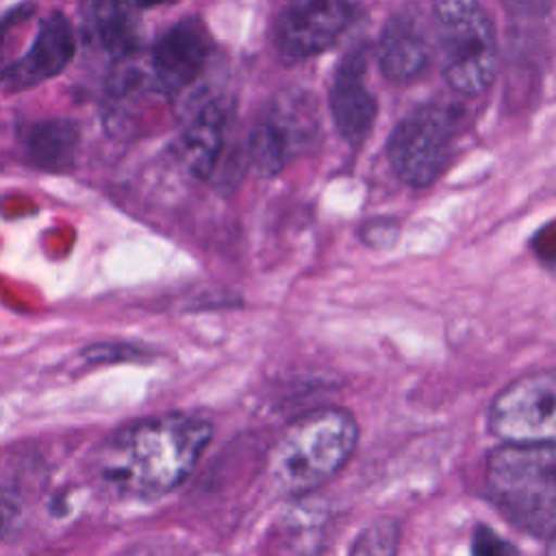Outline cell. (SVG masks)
Wrapping results in <instances>:
<instances>
[{
	"label": "cell",
	"mask_w": 556,
	"mask_h": 556,
	"mask_svg": "<svg viewBox=\"0 0 556 556\" xmlns=\"http://www.w3.org/2000/svg\"><path fill=\"white\" fill-rule=\"evenodd\" d=\"M454 119L441 106H421L406 115L389 137L393 172L410 187H428L441 174Z\"/></svg>",
	"instance_id": "obj_6"
},
{
	"label": "cell",
	"mask_w": 556,
	"mask_h": 556,
	"mask_svg": "<svg viewBox=\"0 0 556 556\" xmlns=\"http://www.w3.org/2000/svg\"><path fill=\"white\" fill-rule=\"evenodd\" d=\"M213 50L211 35L202 20L187 17L167 28L152 48V72L167 91H178L193 83Z\"/></svg>",
	"instance_id": "obj_9"
},
{
	"label": "cell",
	"mask_w": 556,
	"mask_h": 556,
	"mask_svg": "<svg viewBox=\"0 0 556 556\" xmlns=\"http://www.w3.org/2000/svg\"><path fill=\"white\" fill-rule=\"evenodd\" d=\"M78 141L80 132L76 122L65 117L39 119L30 124L22 135L28 161L50 172H63L74 163Z\"/></svg>",
	"instance_id": "obj_16"
},
{
	"label": "cell",
	"mask_w": 556,
	"mask_h": 556,
	"mask_svg": "<svg viewBox=\"0 0 556 556\" xmlns=\"http://www.w3.org/2000/svg\"><path fill=\"white\" fill-rule=\"evenodd\" d=\"M361 237L367 245H374V248L391 245L397 237V224L393 219H384V217L369 219V222L363 224Z\"/></svg>",
	"instance_id": "obj_19"
},
{
	"label": "cell",
	"mask_w": 556,
	"mask_h": 556,
	"mask_svg": "<svg viewBox=\"0 0 556 556\" xmlns=\"http://www.w3.org/2000/svg\"><path fill=\"white\" fill-rule=\"evenodd\" d=\"M545 556H556V530L549 534V545H547V554Z\"/></svg>",
	"instance_id": "obj_25"
},
{
	"label": "cell",
	"mask_w": 556,
	"mask_h": 556,
	"mask_svg": "<svg viewBox=\"0 0 556 556\" xmlns=\"http://www.w3.org/2000/svg\"><path fill=\"white\" fill-rule=\"evenodd\" d=\"M428 63V43L413 20L391 17L380 33L378 65L395 83L417 78Z\"/></svg>",
	"instance_id": "obj_13"
},
{
	"label": "cell",
	"mask_w": 556,
	"mask_h": 556,
	"mask_svg": "<svg viewBox=\"0 0 556 556\" xmlns=\"http://www.w3.org/2000/svg\"><path fill=\"white\" fill-rule=\"evenodd\" d=\"M484 489L519 530L547 536L556 530V443H504L484 465Z\"/></svg>",
	"instance_id": "obj_3"
},
{
	"label": "cell",
	"mask_w": 556,
	"mask_h": 556,
	"mask_svg": "<svg viewBox=\"0 0 556 556\" xmlns=\"http://www.w3.org/2000/svg\"><path fill=\"white\" fill-rule=\"evenodd\" d=\"M489 430L504 443H556V367L508 382L491 402Z\"/></svg>",
	"instance_id": "obj_5"
},
{
	"label": "cell",
	"mask_w": 556,
	"mask_h": 556,
	"mask_svg": "<svg viewBox=\"0 0 556 556\" xmlns=\"http://www.w3.org/2000/svg\"><path fill=\"white\" fill-rule=\"evenodd\" d=\"M397 545V528L393 521L369 526L350 549V556H393Z\"/></svg>",
	"instance_id": "obj_17"
},
{
	"label": "cell",
	"mask_w": 556,
	"mask_h": 556,
	"mask_svg": "<svg viewBox=\"0 0 556 556\" xmlns=\"http://www.w3.org/2000/svg\"><path fill=\"white\" fill-rule=\"evenodd\" d=\"M534 252L541 258V263L549 269L556 271V226L543 228L536 239H534Z\"/></svg>",
	"instance_id": "obj_20"
},
{
	"label": "cell",
	"mask_w": 556,
	"mask_h": 556,
	"mask_svg": "<svg viewBox=\"0 0 556 556\" xmlns=\"http://www.w3.org/2000/svg\"><path fill=\"white\" fill-rule=\"evenodd\" d=\"M330 532L326 502L300 495L278 515L267 532V556H319Z\"/></svg>",
	"instance_id": "obj_11"
},
{
	"label": "cell",
	"mask_w": 556,
	"mask_h": 556,
	"mask_svg": "<svg viewBox=\"0 0 556 556\" xmlns=\"http://www.w3.org/2000/svg\"><path fill=\"white\" fill-rule=\"evenodd\" d=\"M365 54L363 50L350 52L337 67L330 87V111L339 132L348 141H361L376 117V100L365 87Z\"/></svg>",
	"instance_id": "obj_12"
},
{
	"label": "cell",
	"mask_w": 556,
	"mask_h": 556,
	"mask_svg": "<svg viewBox=\"0 0 556 556\" xmlns=\"http://www.w3.org/2000/svg\"><path fill=\"white\" fill-rule=\"evenodd\" d=\"M76 48L70 20L61 11L48 13L37 28L28 52L4 72V85L11 89L35 87L56 74L72 61Z\"/></svg>",
	"instance_id": "obj_10"
},
{
	"label": "cell",
	"mask_w": 556,
	"mask_h": 556,
	"mask_svg": "<svg viewBox=\"0 0 556 556\" xmlns=\"http://www.w3.org/2000/svg\"><path fill=\"white\" fill-rule=\"evenodd\" d=\"M552 0H504L506 7H510L517 13H526V15H539L545 13Z\"/></svg>",
	"instance_id": "obj_22"
},
{
	"label": "cell",
	"mask_w": 556,
	"mask_h": 556,
	"mask_svg": "<svg viewBox=\"0 0 556 556\" xmlns=\"http://www.w3.org/2000/svg\"><path fill=\"white\" fill-rule=\"evenodd\" d=\"M169 2H178V0H135V4L139 9H150V7H159V4H169Z\"/></svg>",
	"instance_id": "obj_24"
},
{
	"label": "cell",
	"mask_w": 556,
	"mask_h": 556,
	"mask_svg": "<svg viewBox=\"0 0 556 556\" xmlns=\"http://www.w3.org/2000/svg\"><path fill=\"white\" fill-rule=\"evenodd\" d=\"M306 106L293 100L276 102L263 115L248 137V159L263 176L278 174L293 152H298L313 132Z\"/></svg>",
	"instance_id": "obj_8"
},
{
	"label": "cell",
	"mask_w": 556,
	"mask_h": 556,
	"mask_svg": "<svg viewBox=\"0 0 556 556\" xmlns=\"http://www.w3.org/2000/svg\"><path fill=\"white\" fill-rule=\"evenodd\" d=\"M135 0H87L85 20L93 39L113 59L139 48V15Z\"/></svg>",
	"instance_id": "obj_14"
},
{
	"label": "cell",
	"mask_w": 556,
	"mask_h": 556,
	"mask_svg": "<svg viewBox=\"0 0 556 556\" xmlns=\"http://www.w3.org/2000/svg\"><path fill=\"white\" fill-rule=\"evenodd\" d=\"M350 22L345 0H287L274 24L282 56L304 59L330 48Z\"/></svg>",
	"instance_id": "obj_7"
},
{
	"label": "cell",
	"mask_w": 556,
	"mask_h": 556,
	"mask_svg": "<svg viewBox=\"0 0 556 556\" xmlns=\"http://www.w3.org/2000/svg\"><path fill=\"white\" fill-rule=\"evenodd\" d=\"M358 443V424L337 406L308 410L293 419L276 439L267 471L280 495H311L352 458Z\"/></svg>",
	"instance_id": "obj_2"
},
{
	"label": "cell",
	"mask_w": 556,
	"mask_h": 556,
	"mask_svg": "<svg viewBox=\"0 0 556 556\" xmlns=\"http://www.w3.org/2000/svg\"><path fill=\"white\" fill-rule=\"evenodd\" d=\"M211 437V424L193 415L139 419L104 439L89 469L100 486L119 495H163L191 473Z\"/></svg>",
	"instance_id": "obj_1"
},
{
	"label": "cell",
	"mask_w": 556,
	"mask_h": 556,
	"mask_svg": "<svg viewBox=\"0 0 556 556\" xmlns=\"http://www.w3.org/2000/svg\"><path fill=\"white\" fill-rule=\"evenodd\" d=\"M30 4H26V7H20V9H15L13 13H9V15H4V17H0V41L4 39V33L15 24V22H20V20H24L28 13H30Z\"/></svg>",
	"instance_id": "obj_23"
},
{
	"label": "cell",
	"mask_w": 556,
	"mask_h": 556,
	"mask_svg": "<svg viewBox=\"0 0 556 556\" xmlns=\"http://www.w3.org/2000/svg\"><path fill=\"white\" fill-rule=\"evenodd\" d=\"M17 513H20L17 495L9 489H0V541L7 534V530L13 526Z\"/></svg>",
	"instance_id": "obj_21"
},
{
	"label": "cell",
	"mask_w": 556,
	"mask_h": 556,
	"mask_svg": "<svg viewBox=\"0 0 556 556\" xmlns=\"http://www.w3.org/2000/svg\"><path fill=\"white\" fill-rule=\"evenodd\" d=\"M226 111L222 104L202 106L180 137V152L187 169L198 178H208L224 146Z\"/></svg>",
	"instance_id": "obj_15"
},
{
	"label": "cell",
	"mask_w": 556,
	"mask_h": 556,
	"mask_svg": "<svg viewBox=\"0 0 556 556\" xmlns=\"http://www.w3.org/2000/svg\"><path fill=\"white\" fill-rule=\"evenodd\" d=\"M471 556H519L517 547L484 523H478L469 543Z\"/></svg>",
	"instance_id": "obj_18"
},
{
	"label": "cell",
	"mask_w": 556,
	"mask_h": 556,
	"mask_svg": "<svg viewBox=\"0 0 556 556\" xmlns=\"http://www.w3.org/2000/svg\"><path fill=\"white\" fill-rule=\"evenodd\" d=\"M432 15L445 80L467 96L484 91L495 76L497 43L480 0H434Z\"/></svg>",
	"instance_id": "obj_4"
}]
</instances>
